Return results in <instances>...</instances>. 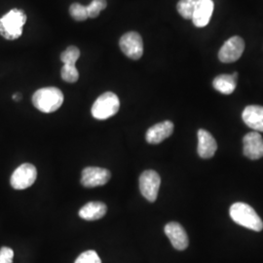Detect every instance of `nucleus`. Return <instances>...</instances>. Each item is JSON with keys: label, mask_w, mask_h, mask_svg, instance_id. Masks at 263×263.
Masks as SVG:
<instances>
[{"label": "nucleus", "mask_w": 263, "mask_h": 263, "mask_svg": "<svg viewBox=\"0 0 263 263\" xmlns=\"http://www.w3.org/2000/svg\"><path fill=\"white\" fill-rule=\"evenodd\" d=\"M243 153L249 159L257 160L263 157V139L257 132L247 134L243 139Z\"/></svg>", "instance_id": "9d476101"}, {"label": "nucleus", "mask_w": 263, "mask_h": 263, "mask_svg": "<svg viewBox=\"0 0 263 263\" xmlns=\"http://www.w3.org/2000/svg\"><path fill=\"white\" fill-rule=\"evenodd\" d=\"M106 0H93L89 6H87V13L89 18H97L103 10L106 8Z\"/></svg>", "instance_id": "4be33fe9"}, {"label": "nucleus", "mask_w": 263, "mask_h": 263, "mask_svg": "<svg viewBox=\"0 0 263 263\" xmlns=\"http://www.w3.org/2000/svg\"><path fill=\"white\" fill-rule=\"evenodd\" d=\"M13 99H14V100H15V101H17V102H18V101H20V100H21V99H22V95L15 94V95H14V96H13Z\"/></svg>", "instance_id": "393cba45"}, {"label": "nucleus", "mask_w": 263, "mask_h": 263, "mask_svg": "<svg viewBox=\"0 0 263 263\" xmlns=\"http://www.w3.org/2000/svg\"><path fill=\"white\" fill-rule=\"evenodd\" d=\"M14 252L8 247L0 249V263H13Z\"/></svg>", "instance_id": "b1692460"}, {"label": "nucleus", "mask_w": 263, "mask_h": 263, "mask_svg": "<svg viewBox=\"0 0 263 263\" xmlns=\"http://www.w3.org/2000/svg\"><path fill=\"white\" fill-rule=\"evenodd\" d=\"M69 13L71 17L77 22H83L88 19V13H87V6H83L79 3H73L69 7Z\"/></svg>", "instance_id": "412c9836"}, {"label": "nucleus", "mask_w": 263, "mask_h": 263, "mask_svg": "<svg viewBox=\"0 0 263 263\" xmlns=\"http://www.w3.org/2000/svg\"><path fill=\"white\" fill-rule=\"evenodd\" d=\"M74 263H102V260L95 251H86L77 257Z\"/></svg>", "instance_id": "5701e85b"}, {"label": "nucleus", "mask_w": 263, "mask_h": 263, "mask_svg": "<svg viewBox=\"0 0 263 263\" xmlns=\"http://www.w3.org/2000/svg\"><path fill=\"white\" fill-rule=\"evenodd\" d=\"M80 57V50L76 46H69L61 55V61L64 65L76 66V62Z\"/></svg>", "instance_id": "6ab92c4d"}, {"label": "nucleus", "mask_w": 263, "mask_h": 263, "mask_svg": "<svg viewBox=\"0 0 263 263\" xmlns=\"http://www.w3.org/2000/svg\"><path fill=\"white\" fill-rule=\"evenodd\" d=\"M111 178L108 170L99 167H87L82 171L81 184L85 187L93 188L103 186Z\"/></svg>", "instance_id": "1a4fd4ad"}, {"label": "nucleus", "mask_w": 263, "mask_h": 263, "mask_svg": "<svg viewBox=\"0 0 263 263\" xmlns=\"http://www.w3.org/2000/svg\"><path fill=\"white\" fill-rule=\"evenodd\" d=\"M198 1L199 0H179L177 5V9L180 16L184 19H192Z\"/></svg>", "instance_id": "a211bd4d"}, {"label": "nucleus", "mask_w": 263, "mask_h": 263, "mask_svg": "<svg viewBox=\"0 0 263 263\" xmlns=\"http://www.w3.org/2000/svg\"><path fill=\"white\" fill-rule=\"evenodd\" d=\"M174 124L169 120L155 124L151 127L145 135L146 141L151 144H158L172 136Z\"/></svg>", "instance_id": "ddd939ff"}, {"label": "nucleus", "mask_w": 263, "mask_h": 263, "mask_svg": "<svg viewBox=\"0 0 263 263\" xmlns=\"http://www.w3.org/2000/svg\"><path fill=\"white\" fill-rule=\"evenodd\" d=\"M27 15L23 10L14 8L0 18V35L7 40L22 36L23 27L27 23Z\"/></svg>", "instance_id": "f257e3e1"}, {"label": "nucleus", "mask_w": 263, "mask_h": 263, "mask_svg": "<svg viewBox=\"0 0 263 263\" xmlns=\"http://www.w3.org/2000/svg\"><path fill=\"white\" fill-rule=\"evenodd\" d=\"M106 211L107 208L104 203L89 202L80 209L79 216L85 220H98L105 216Z\"/></svg>", "instance_id": "dca6fc26"}, {"label": "nucleus", "mask_w": 263, "mask_h": 263, "mask_svg": "<svg viewBox=\"0 0 263 263\" xmlns=\"http://www.w3.org/2000/svg\"><path fill=\"white\" fill-rule=\"evenodd\" d=\"M232 220L239 226L259 232L263 229V221L256 214L254 208L250 205L238 202L234 203L229 210Z\"/></svg>", "instance_id": "f03ea898"}, {"label": "nucleus", "mask_w": 263, "mask_h": 263, "mask_svg": "<svg viewBox=\"0 0 263 263\" xmlns=\"http://www.w3.org/2000/svg\"><path fill=\"white\" fill-rule=\"evenodd\" d=\"M245 41L240 36L230 37L220 48L218 59L222 63H234L244 53Z\"/></svg>", "instance_id": "6e6552de"}, {"label": "nucleus", "mask_w": 263, "mask_h": 263, "mask_svg": "<svg viewBox=\"0 0 263 263\" xmlns=\"http://www.w3.org/2000/svg\"><path fill=\"white\" fill-rule=\"evenodd\" d=\"M238 73L233 74H221L216 76L213 81V86L219 93L223 95L232 94L235 91L237 86Z\"/></svg>", "instance_id": "f3484780"}, {"label": "nucleus", "mask_w": 263, "mask_h": 263, "mask_svg": "<svg viewBox=\"0 0 263 263\" xmlns=\"http://www.w3.org/2000/svg\"><path fill=\"white\" fill-rule=\"evenodd\" d=\"M165 234L169 238L173 247L178 251H184L189 245L188 236L184 228L176 221L169 222L165 226Z\"/></svg>", "instance_id": "9b49d317"}, {"label": "nucleus", "mask_w": 263, "mask_h": 263, "mask_svg": "<svg viewBox=\"0 0 263 263\" xmlns=\"http://www.w3.org/2000/svg\"><path fill=\"white\" fill-rule=\"evenodd\" d=\"M36 178V168L32 164L25 163L14 171L10 179V183L14 189L23 190L30 187L35 182Z\"/></svg>", "instance_id": "39448f33"}, {"label": "nucleus", "mask_w": 263, "mask_h": 263, "mask_svg": "<svg viewBox=\"0 0 263 263\" xmlns=\"http://www.w3.org/2000/svg\"><path fill=\"white\" fill-rule=\"evenodd\" d=\"M64 103V94L56 87H46L37 90L32 96V104L41 112L58 110Z\"/></svg>", "instance_id": "7ed1b4c3"}, {"label": "nucleus", "mask_w": 263, "mask_h": 263, "mask_svg": "<svg viewBox=\"0 0 263 263\" xmlns=\"http://www.w3.org/2000/svg\"><path fill=\"white\" fill-rule=\"evenodd\" d=\"M198 154L203 159L212 158L217 149V143L211 133L200 129L198 131Z\"/></svg>", "instance_id": "f8f14e48"}, {"label": "nucleus", "mask_w": 263, "mask_h": 263, "mask_svg": "<svg viewBox=\"0 0 263 263\" xmlns=\"http://www.w3.org/2000/svg\"><path fill=\"white\" fill-rule=\"evenodd\" d=\"M119 46L123 53L131 60H140L143 54V41L136 31H129L120 38Z\"/></svg>", "instance_id": "0eeeda50"}, {"label": "nucleus", "mask_w": 263, "mask_h": 263, "mask_svg": "<svg viewBox=\"0 0 263 263\" xmlns=\"http://www.w3.org/2000/svg\"><path fill=\"white\" fill-rule=\"evenodd\" d=\"M214 7L213 0H199L191 19L194 26L197 28L206 27L212 18Z\"/></svg>", "instance_id": "4468645a"}, {"label": "nucleus", "mask_w": 263, "mask_h": 263, "mask_svg": "<svg viewBox=\"0 0 263 263\" xmlns=\"http://www.w3.org/2000/svg\"><path fill=\"white\" fill-rule=\"evenodd\" d=\"M161 185V178L155 171H144L140 177V190L141 195L148 202H155Z\"/></svg>", "instance_id": "423d86ee"}, {"label": "nucleus", "mask_w": 263, "mask_h": 263, "mask_svg": "<svg viewBox=\"0 0 263 263\" xmlns=\"http://www.w3.org/2000/svg\"><path fill=\"white\" fill-rule=\"evenodd\" d=\"M245 124L254 132H263V106L249 105L242 113Z\"/></svg>", "instance_id": "2eb2a0df"}, {"label": "nucleus", "mask_w": 263, "mask_h": 263, "mask_svg": "<svg viewBox=\"0 0 263 263\" xmlns=\"http://www.w3.org/2000/svg\"><path fill=\"white\" fill-rule=\"evenodd\" d=\"M120 101L117 95L106 92L101 95L92 106V115L98 120H105L118 112Z\"/></svg>", "instance_id": "20e7f679"}, {"label": "nucleus", "mask_w": 263, "mask_h": 263, "mask_svg": "<svg viewBox=\"0 0 263 263\" xmlns=\"http://www.w3.org/2000/svg\"><path fill=\"white\" fill-rule=\"evenodd\" d=\"M61 76L63 80L67 83H76L79 78V72L76 66L64 65L61 70Z\"/></svg>", "instance_id": "aec40b11"}]
</instances>
